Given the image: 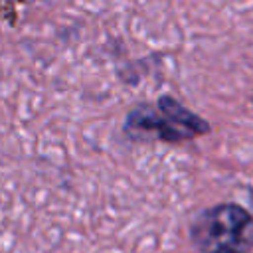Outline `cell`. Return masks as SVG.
<instances>
[{"mask_svg":"<svg viewBox=\"0 0 253 253\" xmlns=\"http://www.w3.org/2000/svg\"><path fill=\"white\" fill-rule=\"evenodd\" d=\"M190 237L202 253H251L253 215L237 204H217L200 211Z\"/></svg>","mask_w":253,"mask_h":253,"instance_id":"1","label":"cell"},{"mask_svg":"<svg viewBox=\"0 0 253 253\" xmlns=\"http://www.w3.org/2000/svg\"><path fill=\"white\" fill-rule=\"evenodd\" d=\"M210 128L211 126L202 117L168 95L160 97L156 107L148 103L134 107L125 121V132L136 140L156 138L164 142H182L206 134Z\"/></svg>","mask_w":253,"mask_h":253,"instance_id":"2","label":"cell"}]
</instances>
